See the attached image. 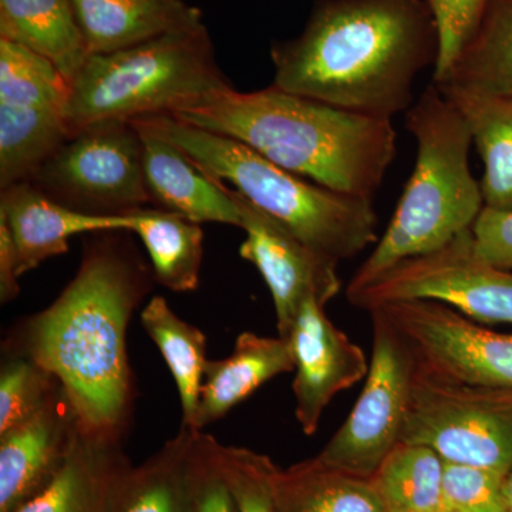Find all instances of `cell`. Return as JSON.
Returning a JSON list of instances; mask_svg holds the SVG:
<instances>
[{
  "mask_svg": "<svg viewBox=\"0 0 512 512\" xmlns=\"http://www.w3.org/2000/svg\"><path fill=\"white\" fill-rule=\"evenodd\" d=\"M141 325L160 349L174 377L183 409V427L191 429L197 414L205 367L207 338L185 322L161 296H154L141 313Z\"/></svg>",
  "mask_w": 512,
  "mask_h": 512,
  "instance_id": "cell-27",
  "label": "cell"
},
{
  "mask_svg": "<svg viewBox=\"0 0 512 512\" xmlns=\"http://www.w3.org/2000/svg\"><path fill=\"white\" fill-rule=\"evenodd\" d=\"M346 296L367 312L397 302L431 301L478 322L512 325V271L481 255L473 229L436 251L394 265L372 284Z\"/></svg>",
  "mask_w": 512,
  "mask_h": 512,
  "instance_id": "cell-9",
  "label": "cell"
},
{
  "mask_svg": "<svg viewBox=\"0 0 512 512\" xmlns=\"http://www.w3.org/2000/svg\"><path fill=\"white\" fill-rule=\"evenodd\" d=\"M373 350L365 386L348 419L316 460L353 476L370 478L402 440L417 359L407 340L376 309Z\"/></svg>",
  "mask_w": 512,
  "mask_h": 512,
  "instance_id": "cell-11",
  "label": "cell"
},
{
  "mask_svg": "<svg viewBox=\"0 0 512 512\" xmlns=\"http://www.w3.org/2000/svg\"><path fill=\"white\" fill-rule=\"evenodd\" d=\"M62 387L28 357L6 355L0 369V436L36 416Z\"/></svg>",
  "mask_w": 512,
  "mask_h": 512,
  "instance_id": "cell-29",
  "label": "cell"
},
{
  "mask_svg": "<svg viewBox=\"0 0 512 512\" xmlns=\"http://www.w3.org/2000/svg\"><path fill=\"white\" fill-rule=\"evenodd\" d=\"M274 495L278 512H386L370 478L315 457L286 470L276 468Z\"/></svg>",
  "mask_w": 512,
  "mask_h": 512,
  "instance_id": "cell-25",
  "label": "cell"
},
{
  "mask_svg": "<svg viewBox=\"0 0 512 512\" xmlns=\"http://www.w3.org/2000/svg\"><path fill=\"white\" fill-rule=\"evenodd\" d=\"M205 25L87 57L70 82L66 120L74 131L103 120L163 116L231 89Z\"/></svg>",
  "mask_w": 512,
  "mask_h": 512,
  "instance_id": "cell-6",
  "label": "cell"
},
{
  "mask_svg": "<svg viewBox=\"0 0 512 512\" xmlns=\"http://www.w3.org/2000/svg\"><path fill=\"white\" fill-rule=\"evenodd\" d=\"M293 370L295 362L288 340L241 333L231 355L208 360L191 430L202 431L217 423L266 382Z\"/></svg>",
  "mask_w": 512,
  "mask_h": 512,
  "instance_id": "cell-20",
  "label": "cell"
},
{
  "mask_svg": "<svg viewBox=\"0 0 512 512\" xmlns=\"http://www.w3.org/2000/svg\"><path fill=\"white\" fill-rule=\"evenodd\" d=\"M70 82L28 47L0 39V188L30 181L70 137Z\"/></svg>",
  "mask_w": 512,
  "mask_h": 512,
  "instance_id": "cell-10",
  "label": "cell"
},
{
  "mask_svg": "<svg viewBox=\"0 0 512 512\" xmlns=\"http://www.w3.org/2000/svg\"><path fill=\"white\" fill-rule=\"evenodd\" d=\"M221 467L238 512H278L274 476L278 466L249 448L220 446Z\"/></svg>",
  "mask_w": 512,
  "mask_h": 512,
  "instance_id": "cell-30",
  "label": "cell"
},
{
  "mask_svg": "<svg viewBox=\"0 0 512 512\" xmlns=\"http://www.w3.org/2000/svg\"><path fill=\"white\" fill-rule=\"evenodd\" d=\"M30 183L86 214L124 215L151 204L140 131L127 120L96 121L74 131Z\"/></svg>",
  "mask_w": 512,
  "mask_h": 512,
  "instance_id": "cell-8",
  "label": "cell"
},
{
  "mask_svg": "<svg viewBox=\"0 0 512 512\" xmlns=\"http://www.w3.org/2000/svg\"><path fill=\"white\" fill-rule=\"evenodd\" d=\"M379 309L424 369L471 386L512 392V333L478 326L443 303L397 302Z\"/></svg>",
  "mask_w": 512,
  "mask_h": 512,
  "instance_id": "cell-12",
  "label": "cell"
},
{
  "mask_svg": "<svg viewBox=\"0 0 512 512\" xmlns=\"http://www.w3.org/2000/svg\"><path fill=\"white\" fill-rule=\"evenodd\" d=\"M326 306L308 299L296 316L288 340L295 362L296 419L306 436L318 431L333 397L366 379L365 352L333 325Z\"/></svg>",
  "mask_w": 512,
  "mask_h": 512,
  "instance_id": "cell-14",
  "label": "cell"
},
{
  "mask_svg": "<svg viewBox=\"0 0 512 512\" xmlns=\"http://www.w3.org/2000/svg\"><path fill=\"white\" fill-rule=\"evenodd\" d=\"M444 466L431 448L400 441L370 481L386 512H437L443 508Z\"/></svg>",
  "mask_w": 512,
  "mask_h": 512,
  "instance_id": "cell-28",
  "label": "cell"
},
{
  "mask_svg": "<svg viewBox=\"0 0 512 512\" xmlns=\"http://www.w3.org/2000/svg\"><path fill=\"white\" fill-rule=\"evenodd\" d=\"M440 36L424 0H318L301 35L271 47L274 86L393 121L436 66Z\"/></svg>",
  "mask_w": 512,
  "mask_h": 512,
  "instance_id": "cell-1",
  "label": "cell"
},
{
  "mask_svg": "<svg viewBox=\"0 0 512 512\" xmlns=\"http://www.w3.org/2000/svg\"><path fill=\"white\" fill-rule=\"evenodd\" d=\"M131 123L173 143L215 180L231 184L303 244L338 264L377 242V214L369 198L313 183L234 138L190 126L170 114Z\"/></svg>",
  "mask_w": 512,
  "mask_h": 512,
  "instance_id": "cell-5",
  "label": "cell"
},
{
  "mask_svg": "<svg viewBox=\"0 0 512 512\" xmlns=\"http://www.w3.org/2000/svg\"><path fill=\"white\" fill-rule=\"evenodd\" d=\"M18 259L8 227L0 221V302L9 303L20 293Z\"/></svg>",
  "mask_w": 512,
  "mask_h": 512,
  "instance_id": "cell-35",
  "label": "cell"
},
{
  "mask_svg": "<svg viewBox=\"0 0 512 512\" xmlns=\"http://www.w3.org/2000/svg\"><path fill=\"white\" fill-rule=\"evenodd\" d=\"M131 466L123 434L83 424L55 480L16 512H107L117 484Z\"/></svg>",
  "mask_w": 512,
  "mask_h": 512,
  "instance_id": "cell-18",
  "label": "cell"
},
{
  "mask_svg": "<svg viewBox=\"0 0 512 512\" xmlns=\"http://www.w3.org/2000/svg\"><path fill=\"white\" fill-rule=\"evenodd\" d=\"M235 195L245 232L239 255L264 278L274 301L279 336L286 339L303 303L316 299L326 306L339 295V264L303 244L237 191Z\"/></svg>",
  "mask_w": 512,
  "mask_h": 512,
  "instance_id": "cell-13",
  "label": "cell"
},
{
  "mask_svg": "<svg viewBox=\"0 0 512 512\" xmlns=\"http://www.w3.org/2000/svg\"><path fill=\"white\" fill-rule=\"evenodd\" d=\"M136 127L143 143L144 181L151 204L198 224L218 222L241 228V208L232 188L211 177L170 141Z\"/></svg>",
  "mask_w": 512,
  "mask_h": 512,
  "instance_id": "cell-17",
  "label": "cell"
},
{
  "mask_svg": "<svg viewBox=\"0 0 512 512\" xmlns=\"http://www.w3.org/2000/svg\"><path fill=\"white\" fill-rule=\"evenodd\" d=\"M436 84L512 96V0H483L456 59Z\"/></svg>",
  "mask_w": 512,
  "mask_h": 512,
  "instance_id": "cell-21",
  "label": "cell"
},
{
  "mask_svg": "<svg viewBox=\"0 0 512 512\" xmlns=\"http://www.w3.org/2000/svg\"><path fill=\"white\" fill-rule=\"evenodd\" d=\"M437 87L466 120L483 161L480 185L484 207L512 211V96Z\"/></svg>",
  "mask_w": 512,
  "mask_h": 512,
  "instance_id": "cell-22",
  "label": "cell"
},
{
  "mask_svg": "<svg viewBox=\"0 0 512 512\" xmlns=\"http://www.w3.org/2000/svg\"><path fill=\"white\" fill-rule=\"evenodd\" d=\"M0 221L12 235L19 276L53 256L66 254L74 235L131 232L134 225L130 212L92 215L64 207L30 181L3 188Z\"/></svg>",
  "mask_w": 512,
  "mask_h": 512,
  "instance_id": "cell-16",
  "label": "cell"
},
{
  "mask_svg": "<svg viewBox=\"0 0 512 512\" xmlns=\"http://www.w3.org/2000/svg\"><path fill=\"white\" fill-rule=\"evenodd\" d=\"M133 231L143 241L153 266V279L174 292L200 285L204 231L198 222L160 208L131 211Z\"/></svg>",
  "mask_w": 512,
  "mask_h": 512,
  "instance_id": "cell-26",
  "label": "cell"
},
{
  "mask_svg": "<svg viewBox=\"0 0 512 512\" xmlns=\"http://www.w3.org/2000/svg\"><path fill=\"white\" fill-rule=\"evenodd\" d=\"M429 6L440 36V53L433 69V82L443 79L473 26L483 0H424Z\"/></svg>",
  "mask_w": 512,
  "mask_h": 512,
  "instance_id": "cell-33",
  "label": "cell"
},
{
  "mask_svg": "<svg viewBox=\"0 0 512 512\" xmlns=\"http://www.w3.org/2000/svg\"><path fill=\"white\" fill-rule=\"evenodd\" d=\"M473 232L481 255L498 268L512 271V211L484 207Z\"/></svg>",
  "mask_w": 512,
  "mask_h": 512,
  "instance_id": "cell-34",
  "label": "cell"
},
{
  "mask_svg": "<svg viewBox=\"0 0 512 512\" xmlns=\"http://www.w3.org/2000/svg\"><path fill=\"white\" fill-rule=\"evenodd\" d=\"M87 53L119 52L181 30L200 28L202 12L184 0H70Z\"/></svg>",
  "mask_w": 512,
  "mask_h": 512,
  "instance_id": "cell-19",
  "label": "cell"
},
{
  "mask_svg": "<svg viewBox=\"0 0 512 512\" xmlns=\"http://www.w3.org/2000/svg\"><path fill=\"white\" fill-rule=\"evenodd\" d=\"M220 446L198 431L188 473V512H238L221 467Z\"/></svg>",
  "mask_w": 512,
  "mask_h": 512,
  "instance_id": "cell-31",
  "label": "cell"
},
{
  "mask_svg": "<svg viewBox=\"0 0 512 512\" xmlns=\"http://www.w3.org/2000/svg\"><path fill=\"white\" fill-rule=\"evenodd\" d=\"M437 512H450V511L446 510V508H441V510L437 511Z\"/></svg>",
  "mask_w": 512,
  "mask_h": 512,
  "instance_id": "cell-37",
  "label": "cell"
},
{
  "mask_svg": "<svg viewBox=\"0 0 512 512\" xmlns=\"http://www.w3.org/2000/svg\"><path fill=\"white\" fill-rule=\"evenodd\" d=\"M503 474L446 463L443 508L450 512H508Z\"/></svg>",
  "mask_w": 512,
  "mask_h": 512,
  "instance_id": "cell-32",
  "label": "cell"
},
{
  "mask_svg": "<svg viewBox=\"0 0 512 512\" xmlns=\"http://www.w3.org/2000/svg\"><path fill=\"white\" fill-rule=\"evenodd\" d=\"M234 138L293 174L373 200L397 156L393 121L373 119L278 89L234 87L173 114Z\"/></svg>",
  "mask_w": 512,
  "mask_h": 512,
  "instance_id": "cell-3",
  "label": "cell"
},
{
  "mask_svg": "<svg viewBox=\"0 0 512 512\" xmlns=\"http://www.w3.org/2000/svg\"><path fill=\"white\" fill-rule=\"evenodd\" d=\"M197 433L181 427L146 463L128 468L107 512H188V473Z\"/></svg>",
  "mask_w": 512,
  "mask_h": 512,
  "instance_id": "cell-24",
  "label": "cell"
},
{
  "mask_svg": "<svg viewBox=\"0 0 512 512\" xmlns=\"http://www.w3.org/2000/svg\"><path fill=\"white\" fill-rule=\"evenodd\" d=\"M0 39L46 57L69 82L89 57L70 0H0Z\"/></svg>",
  "mask_w": 512,
  "mask_h": 512,
  "instance_id": "cell-23",
  "label": "cell"
},
{
  "mask_svg": "<svg viewBox=\"0 0 512 512\" xmlns=\"http://www.w3.org/2000/svg\"><path fill=\"white\" fill-rule=\"evenodd\" d=\"M504 495L508 512H512V468L504 478Z\"/></svg>",
  "mask_w": 512,
  "mask_h": 512,
  "instance_id": "cell-36",
  "label": "cell"
},
{
  "mask_svg": "<svg viewBox=\"0 0 512 512\" xmlns=\"http://www.w3.org/2000/svg\"><path fill=\"white\" fill-rule=\"evenodd\" d=\"M64 387L36 416L0 436V512H16L55 480L83 427Z\"/></svg>",
  "mask_w": 512,
  "mask_h": 512,
  "instance_id": "cell-15",
  "label": "cell"
},
{
  "mask_svg": "<svg viewBox=\"0 0 512 512\" xmlns=\"http://www.w3.org/2000/svg\"><path fill=\"white\" fill-rule=\"evenodd\" d=\"M404 127L416 141L413 173L383 237L350 279L346 295L406 259L444 247L473 229L484 210L481 185L470 168V128L437 84L426 87L404 113Z\"/></svg>",
  "mask_w": 512,
  "mask_h": 512,
  "instance_id": "cell-4",
  "label": "cell"
},
{
  "mask_svg": "<svg viewBox=\"0 0 512 512\" xmlns=\"http://www.w3.org/2000/svg\"><path fill=\"white\" fill-rule=\"evenodd\" d=\"M148 291L140 258L119 239H99L59 298L10 332L6 355L56 376L86 426L123 434L133 403L127 326Z\"/></svg>",
  "mask_w": 512,
  "mask_h": 512,
  "instance_id": "cell-2",
  "label": "cell"
},
{
  "mask_svg": "<svg viewBox=\"0 0 512 512\" xmlns=\"http://www.w3.org/2000/svg\"><path fill=\"white\" fill-rule=\"evenodd\" d=\"M400 441L429 447L444 463L507 476L512 468V392L457 382L417 363Z\"/></svg>",
  "mask_w": 512,
  "mask_h": 512,
  "instance_id": "cell-7",
  "label": "cell"
}]
</instances>
